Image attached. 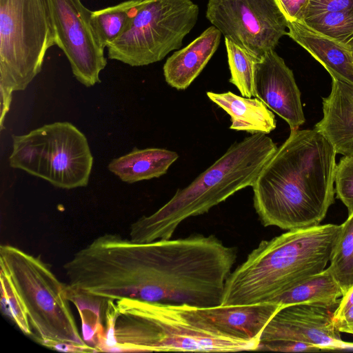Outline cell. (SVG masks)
I'll list each match as a JSON object with an SVG mask.
<instances>
[{
	"instance_id": "6da1fadb",
	"label": "cell",
	"mask_w": 353,
	"mask_h": 353,
	"mask_svg": "<svg viewBox=\"0 0 353 353\" xmlns=\"http://www.w3.org/2000/svg\"><path fill=\"white\" fill-rule=\"evenodd\" d=\"M236 248L214 235L137 243L106 233L88 260L90 291L107 300L131 298L198 307L221 305Z\"/></svg>"
},
{
	"instance_id": "7a4b0ae2",
	"label": "cell",
	"mask_w": 353,
	"mask_h": 353,
	"mask_svg": "<svg viewBox=\"0 0 353 353\" xmlns=\"http://www.w3.org/2000/svg\"><path fill=\"white\" fill-rule=\"evenodd\" d=\"M336 154L316 130H290L252 186L261 223L288 231L320 225L334 202Z\"/></svg>"
},
{
	"instance_id": "3957f363",
	"label": "cell",
	"mask_w": 353,
	"mask_h": 353,
	"mask_svg": "<svg viewBox=\"0 0 353 353\" xmlns=\"http://www.w3.org/2000/svg\"><path fill=\"white\" fill-rule=\"evenodd\" d=\"M101 352H230L257 350L259 340L223 336L197 307L131 298L108 301Z\"/></svg>"
},
{
	"instance_id": "277c9868",
	"label": "cell",
	"mask_w": 353,
	"mask_h": 353,
	"mask_svg": "<svg viewBox=\"0 0 353 353\" xmlns=\"http://www.w3.org/2000/svg\"><path fill=\"white\" fill-rule=\"evenodd\" d=\"M341 229V224H320L261 241L230 274L221 305L272 303L288 290L323 271Z\"/></svg>"
},
{
	"instance_id": "5b68a950",
	"label": "cell",
	"mask_w": 353,
	"mask_h": 353,
	"mask_svg": "<svg viewBox=\"0 0 353 353\" xmlns=\"http://www.w3.org/2000/svg\"><path fill=\"white\" fill-rule=\"evenodd\" d=\"M277 148L273 140L263 133L233 143L159 210L134 221L130 228V239L147 243L171 239L187 219L203 214L236 192L252 186Z\"/></svg>"
},
{
	"instance_id": "8992f818",
	"label": "cell",
	"mask_w": 353,
	"mask_h": 353,
	"mask_svg": "<svg viewBox=\"0 0 353 353\" xmlns=\"http://www.w3.org/2000/svg\"><path fill=\"white\" fill-rule=\"evenodd\" d=\"M0 266L13 283L36 337L86 344L72 312L66 284L59 280L49 264L17 247L1 245Z\"/></svg>"
},
{
	"instance_id": "52a82bcc",
	"label": "cell",
	"mask_w": 353,
	"mask_h": 353,
	"mask_svg": "<svg viewBox=\"0 0 353 353\" xmlns=\"http://www.w3.org/2000/svg\"><path fill=\"white\" fill-rule=\"evenodd\" d=\"M10 167L43 179L55 187L88 185L93 157L85 136L69 122L44 125L23 135L13 134Z\"/></svg>"
},
{
	"instance_id": "ba28073f",
	"label": "cell",
	"mask_w": 353,
	"mask_h": 353,
	"mask_svg": "<svg viewBox=\"0 0 353 353\" xmlns=\"http://www.w3.org/2000/svg\"><path fill=\"white\" fill-rule=\"evenodd\" d=\"M54 45L47 0H0V88L26 90Z\"/></svg>"
},
{
	"instance_id": "9c48e42d",
	"label": "cell",
	"mask_w": 353,
	"mask_h": 353,
	"mask_svg": "<svg viewBox=\"0 0 353 353\" xmlns=\"http://www.w3.org/2000/svg\"><path fill=\"white\" fill-rule=\"evenodd\" d=\"M198 15L192 0H141L125 31L108 44V57L130 66L160 61L182 46Z\"/></svg>"
},
{
	"instance_id": "30bf717a",
	"label": "cell",
	"mask_w": 353,
	"mask_h": 353,
	"mask_svg": "<svg viewBox=\"0 0 353 353\" xmlns=\"http://www.w3.org/2000/svg\"><path fill=\"white\" fill-rule=\"evenodd\" d=\"M205 16L225 39L257 59L274 50L288 32L276 0H208Z\"/></svg>"
},
{
	"instance_id": "8fae6325",
	"label": "cell",
	"mask_w": 353,
	"mask_h": 353,
	"mask_svg": "<svg viewBox=\"0 0 353 353\" xmlns=\"http://www.w3.org/2000/svg\"><path fill=\"white\" fill-rule=\"evenodd\" d=\"M55 43L66 56L75 78L90 87L99 83L107 65L104 50L92 19L81 0H47Z\"/></svg>"
},
{
	"instance_id": "7c38bea8",
	"label": "cell",
	"mask_w": 353,
	"mask_h": 353,
	"mask_svg": "<svg viewBox=\"0 0 353 353\" xmlns=\"http://www.w3.org/2000/svg\"><path fill=\"white\" fill-rule=\"evenodd\" d=\"M333 311L319 305L296 304L281 307L263 329L259 343L295 341L321 351L353 350V343L341 339Z\"/></svg>"
},
{
	"instance_id": "4fadbf2b",
	"label": "cell",
	"mask_w": 353,
	"mask_h": 353,
	"mask_svg": "<svg viewBox=\"0 0 353 353\" xmlns=\"http://www.w3.org/2000/svg\"><path fill=\"white\" fill-rule=\"evenodd\" d=\"M256 97L285 120L290 130L305 121L301 92L293 72L274 51L267 52L254 65Z\"/></svg>"
},
{
	"instance_id": "5bb4252c",
	"label": "cell",
	"mask_w": 353,
	"mask_h": 353,
	"mask_svg": "<svg viewBox=\"0 0 353 353\" xmlns=\"http://www.w3.org/2000/svg\"><path fill=\"white\" fill-rule=\"evenodd\" d=\"M281 305L274 303L198 307L203 321L225 336L243 340H259L260 336Z\"/></svg>"
},
{
	"instance_id": "9a60e30c",
	"label": "cell",
	"mask_w": 353,
	"mask_h": 353,
	"mask_svg": "<svg viewBox=\"0 0 353 353\" xmlns=\"http://www.w3.org/2000/svg\"><path fill=\"white\" fill-rule=\"evenodd\" d=\"M332 90L323 97L322 119L314 129L332 145L336 154L353 156V85L332 79Z\"/></svg>"
},
{
	"instance_id": "2e32d148",
	"label": "cell",
	"mask_w": 353,
	"mask_h": 353,
	"mask_svg": "<svg viewBox=\"0 0 353 353\" xmlns=\"http://www.w3.org/2000/svg\"><path fill=\"white\" fill-rule=\"evenodd\" d=\"M221 34L216 27L210 26L187 46L174 52L163 65L166 83L179 90L187 89L217 50Z\"/></svg>"
},
{
	"instance_id": "e0dca14e",
	"label": "cell",
	"mask_w": 353,
	"mask_h": 353,
	"mask_svg": "<svg viewBox=\"0 0 353 353\" xmlns=\"http://www.w3.org/2000/svg\"><path fill=\"white\" fill-rule=\"evenodd\" d=\"M287 22V34L318 61L332 79L353 85V59L350 50L312 29L304 21Z\"/></svg>"
},
{
	"instance_id": "ac0fdd59",
	"label": "cell",
	"mask_w": 353,
	"mask_h": 353,
	"mask_svg": "<svg viewBox=\"0 0 353 353\" xmlns=\"http://www.w3.org/2000/svg\"><path fill=\"white\" fill-rule=\"evenodd\" d=\"M208 97L230 117V129L251 134H268L276 127L274 113L257 97L239 96L228 91L223 93L207 92Z\"/></svg>"
},
{
	"instance_id": "d6986e66",
	"label": "cell",
	"mask_w": 353,
	"mask_h": 353,
	"mask_svg": "<svg viewBox=\"0 0 353 353\" xmlns=\"http://www.w3.org/2000/svg\"><path fill=\"white\" fill-rule=\"evenodd\" d=\"M178 158L176 152L164 148H136L112 160L108 168L122 181L133 183L164 175Z\"/></svg>"
},
{
	"instance_id": "ffe728a7",
	"label": "cell",
	"mask_w": 353,
	"mask_h": 353,
	"mask_svg": "<svg viewBox=\"0 0 353 353\" xmlns=\"http://www.w3.org/2000/svg\"><path fill=\"white\" fill-rule=\"evenodd\" d=\"M343 295L341 288L327 267L288 290L272 303L281 307L296 304L319 305L334 312Z\"/></svg>"
},
{
	"instance_id": "44dd1931",
	"label": "cell",
	"mask_w": 353,
	"mask_h": 353,
	"mask_svg": "<svg viewBox=\"0 0 353 353\" xmlns=\"http://www.w3.org/2000/svg\"><path fill=\"white\" fill-rule=\"evenodd\" d=\"M66 295L79 311L81 321L83 339L85 343L98 350L105 334L107 299L83 292L66 284Z\"/></svg>"
},
{
	"instance_id": "7402d4cb",
	"label": "cell",
	"mask_w": 353,
	"mask_h": 353,
	"mask_svg": "<svg viewBox=\"0 0 353 353\" xmlns=\"http://www.w3.org/2000/svg\"><path fill=\"white\" fill-rule=\"evenodd\" d=\"M140 1L126 0L114 6L92 11L94 28L105 48L125 31Z\"/></svg>"
},
{
	"instance_id": "603a6c76",
	"label": "cell",
	"mask_w": 353,
	"mask_h": 353,
	"mask_svg": "<svg viewBox=\"0 0 353 353\" xmlns=\"http://www.w3.org/2000/svg\"><path fill=\"white\" fill-rule=\"evenodd\" d=\"M341 225V232L327 268L344 295L353 286V213Z\"/></svg>"
},
{
	"instance_id": "cb8c5ba5",
	"label": "cell",
	"mask_w": 353,
	"mask_h": 353,
	"mask_svg": "<svg viewBox=\"0 0 353 353\" xmlns=\"http://www.w3.org/2000/svg\"><path fill=\"white\" fill-rule=\"evenodd\" d=\"M225 44L231 74L229 81L237 88L241 96L256 97L254 74L259 59L228 39H225Z\"/></svg>"
},
{
	"instance_id": "d4e9b609",
	"label": "cell",
	"mask_w": 353,
	"mask_h": 353,
	"mask_svg": "<svg viewBox=\"0 0 353 353\" xmlns=\"http://www.w3.org/2000/svg\"><path fill=\"white\" fill-rule=\"evenodd\" d=\"M303 21L353 52V9L327 12Z\"/></svg>"
},
{
	"instance_id": "484cf974",
	"label": "cell",
	"mask_w": 353,
	"mask_h": 353,
	"mask_svg": "<svg viewBox=\"0 0 353 353\" xmlns=\"http://www.w3.org/2000/svg\"><path fill=\"white\" fill-rule=\"evenodd\" d=\"M1 303L2 310L26 335H32L31 325L22 303L8 273L1 269Z\"/></svg>"
},
{
	"instance_id": "4316f807",
	"label": "cell",
	"mask_w": 353,
	"mask_h": 353,
	"mask_svg": "<svg viewBox=\"0 0 353 353\" xmlns=\"http://www.w3.org/2000/svg\"><path fill=\"white\" fill-rule=\"evenodd\" d=\"M335 193L347 209L348 215L353 213V156H343L336 164Z\"/></svg>"
},
{
	"instance_id": "83f0119b",
	"label": "cell",
	"mask_w": 353,
	"mask_h": 353,
	"mask_svg": "<svg viewBox=\"0 0 353 353\" xmlns=\"http://www.w3.org/2000/svg\"><path fill=\"white\" fill-rule=\"evenodd\" d=\"M352 9L353 0H310L304 20L327 12Z\"/></svg>"
},
{
	"instance_id": "f1b7e54d",
	"label": "cell",
	"mask_w": 353,
	"mask_h": 353,
	"mask_svg": "<svg viewBox=\"0 0 353 353\" xmlns=\"http://www.w3.org/2000/svg\"><path fill=\"white\" fill-rule=\"evenodd\" d=\"M257 350L284 352H315L321 351L316 345L295 341H276L259 343Z\"/></svg>"
},
{
	"instance_id": "f546056e",
	"label": "cell",
	"mask_w": 353,
	"mask_h": 353,
	"mask_svg": "<svg viewBox=\"0 0 353 353\" xmlns=\"http://www.w3.org/2000/svg\"><path fill=\"white\" fill-rule=\"evenodd\" d=\"M310 0H276L287 21H303Z\"/></svg>"
},
{
	"instance_id": "4dcf8cb0",
	"label": "cell",
	"mask_w": 353,
	"mask_h": 353,
	"mask_svg": "<svg viewBox=\"0 0 353 353\" xmlns=\"http://www.w3.org/2000/svg\"><path fill=\"white\" fill-rule=\"evenodd\" d=\"M36 340L42 345L52 350L65 352H99L98 350L88 344L79 345L72 343L54 340L41 339L36 337Z\"/></svg>"
},
{
	"instance_id": "1f68e13d",
	"label": "cell",
	"mask_w": 353,
	"mask_h": 353,
	"mask_svg": "<svg viewBox=\"0 0 353 353\" xmlns=\"http://www.w3.org/2000/svg\"><path fill=\"white\" fill-rule=\"evenodd\" d=\"M334 324L341 333L353 334V305L341 315L332 317Z\"/></svg>"
},
{
	"instance_id": "d6a6232c",
	"label": "cell",
	"mask_w": 353,
	"mask_h": 353,
	"mask_svg": "<svg viewBox=\"0 0 353 353\" xmlns=\"http://www.w3.org/2000/svg\"><path fill=\"white\" fill-rule=\"evenodd\" d=\"M12 92L6 90L4 88H0V108H1V115H0V125L1 130L3 129V121L6 114L8 113L11 101H12Z\"/></svg>"
},
{
	"instance_id": "836d02e7",
	"label": "cell",
	"mask_w": 353,
	"mask_h": 353,
	"mask_svg": "<svg viewBox=\"0 0 353 353\" xmlns=\"http://www.w3.org/2000/svg\"><path fill=\"white\" fill-rule=\"evenodd\" d=\"M353 305V286L342 296L338 307L333 312L332 317H336L344 313L349 307Z\"/></svg>"
},
{
	"instance_id": "e575fe53",
	"label": "cell",
	"mask_w": 353,
	"mask_h": 353,
	"mask_svg": "<svg viewBox=\"0 0 353 353\" xmlns=\"http://www.w3.org/2000/svg\"><path fill=\"white\" fill-rule=\"evenodd\" d=\"M352 59H353V52H352Z\"/></svg>"
}]
</instances>
